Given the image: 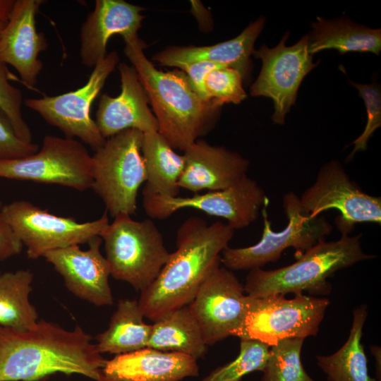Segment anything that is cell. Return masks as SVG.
I'll return each instance as SVG.
<instances>
[{"label": "cell", "instance_id": "6da1fadb", "mask_svg": "<svg viewBox=\"0 0 381 381\" xmlns=\"http://www.w3.org/2000/svg\"><path fill=\"white\" fill-rule=\"evenodd\" d=\"M92 339L80 326L68 330L44 320L25 332L0 326V381H43L55 373L108 381L106 359Z\"/></svg>", "mask_w": 381, "mask_h": 381}, {"label": "cell", "instance_id": "7a4b0ae2", "mask_svg": "<svg viewBox=\"0 0 381 381\" xmlns=\"http://www.w3.org/2000/svg\"><path fill=\"white\" fill-rule=\"evenodd\" d=\"M234 234L227 223L208 224L200 217L187 218L176 233V249L155 280L138 301L144 317L157 320L166 313L188 306Z\"/></svg>", "mask_w": 381, "mask_h": 381}, {"label": "cell", "instance_id": "3957f363", "mask_svg": "<svg viewBox=\"0 0 381 381\" xmlns=\"http://www.w3.org/2000/svg\"><path fill=\"white\" fill-rule=\"evenodd\" d=\"M124 53L147 95L158 132L175 150L185 151L210 128L219 107L204 101L181 70L164 72L145 56L138 37L124 40Z\"/></svg>", "mask_w": 381, "mask_h": 381}, {"label": "cell", "instance_id": "277c9868", "mask_svg": "<svg viewBox=\"0 0 381 381\" xmlns=\"http://www.w3.org/2000/svg\"><path fill=\"white\" fill-rule=\"evenodd\" d=\"M362 234H341L339 239L325 240L304 252L297 261L272 270H249L243 286L253 297L302 293L327 294L332 289L327 279L337 271L375 256L365 253L361 246Z\"/></svg>", "mask_w": 381, "mask_h": 381}, {"label": "cell", "instance_id": "5b68a950", "mask_svg": "<svg viewBox=\"0 0 381 381\" xmlns=\"http://www.w3.org/2000/svg\"><path fill=\"white\" fill-rule=\"evenodd\" d=\"M111 275L140 292L157 277L170 253L163 236L151 219L114 217L100 235Z\"/></svg>", "mask_w": 381, "mask_h": 381}, {"label": "cell", "instance_id": "8992f818", "mask_svg": "<svg viewBox=\"0 0 381 381\" xmlns=\"http://www.w3.org/2000/svg\"><path fill=\"white\" fill-rule=\"evenodd\" d=\"M143 138L141 131L127 129L107 138L92 155L91 188L113 217L135 213L138 190L147 180Z\"/></svg>", "mask_w": 381, "mask_h": 381}, {"label": "cell", "instance_id": "52a82bcc", "mask_svg": "<svg viewBox=\"0 0 381 381\" xmlns=\"http://www.w3.org/2000/svg\"><path fill=\"white\" fill-rule=\"evenodd\" d=\"M282 206L288 219L285 228L273 231L265 206L261 211L263 229L260 240L247 247L227 246L222 252L221 264L231 271L262 268L278 260L285 249L294 248L305 252L325 240L332 232V226L325 216L312 217L304 212L299 197L294 192L289 191L283 196Z\"/></svg>", "mask_w": 381, "mask_h": 381}, {"label": "cell", "instance_id": "ba28073f", "mask_svg": "<svg viewBox=\"0 0 381 381\" xmlns=\"http://www.w3.org/2000/svg\"><path fill=\"white\" fill-rule=\"evenodd\" d=\"M294 294L292 298L283 294L263 297L248 295V311L232 336L257 340L270 347L284 339L315 336L329 300L302 293Z\"/></svg>", "mask_w": 381, "mask_h": 381}, {"label": "cell", "instance_id": "9c48e42d", "mask_svg": "<svg viewBox=\"0 0 381 381\" xmlns=\"http://www.w3.org/2000/svg\"><path fill=\"white\" fill-rule=\"evenodd\" d=\"M0 178L56 184L83 191L92 188V155L83 143L47 135L28 157L0 159Z\"/></svg>", "mask_w": 381, "mask_h": 381}, {"label": "cell", "instance_id": "30bf717a", "mask_svg": "<svg viewBox=\"0 0 381 381\" xmlns=\"http://www.w3.org/2000/svg\"><path fill=\"white\" fill-rule=\"evenodd\" d=\"M4 217L27 249L28 257L38 259L52 250L88 243L100 236L109 224L106 211L99 219L78 222L58 216L27 200L4 205Z\"/></svg>", "mask_w": 381, "mask_h": 381}, {"label": "cell", "instance_id": "8fae6325", "mask_svg": "<svg viewBox=\"0 0 381 381\" xmlns=\"http://www.w3.org/2000/svg\"><path fill=\"white\" fill-rule=\"evenodd\" d=\"M299 200L312 217L331 209L338 210L335 224L341 234L349 235L358 223H381V198L363 192L335 159L320 167L315 182Z\"/></svg>", "mask_w": 381, "mask_h": 381}, {"label": "cell", "instance_id": "7c38bea8", "mask_svg": "<svg viewBox=\"0 0 381 381\" xmlns=\"http://www.w3.org/2000/svg\"><path fill=\"white\" fill-rule=\"evenodd\" d=\"M119 62L118 53L111 52L95 66L87 83L78 90L56 96L28 98L25 104L66 138H78L96 151L106 139L90 116V107Z\"/></svg>", "mask_w": 381, "mask_h": 381}, {"label": "cell", "instance_id": "4fadbf2b", "mask_svg": "<svg viewBox=\"0 0 381 381\" xmlns=\"http://www.w3.org/2000/svg\"><path fill=\"white\" fill-rule=\"evenodd\" d=\"M268 202L262 188L248 175L226 189L203 194L188 197L143 195L144 210L151 219H166L179 210L193 208L225 219L234 231L255 222Z\"/></svg>", "mask_w": 381, "mask_h": 381}, {"label": "cell", "instance_id": "5bb4252c", "mask_svg": "<svg viewBox=\"0 0 381 381\" xmlns=\"http://www.w3.org/2000/svg\"><path fill=\"white\" fill-rule=\"evenodd\" d=\"M289 32L273 48L262 44L253 55L262 61L260 73L250 88L251 96L272 99L273 123L284 124L285 116L295 103L298 87L306 75L318 65L308 52V35L286 47Z\"/></svg>", "mask_w": 381, "mask_h": 381}, {"label": "cell", "instance_id": "9a60e30c", "mask_svg": "<svg viewBox=\"0 0 381 381\" xmlns=\"http://www.w3.org/2000/svg\"><path fill=\"white\" fill-rule=\"evenodd\" d=\"M234 272L217 265L188 307L197 320L207 346L232 336L248 308L250 296Z\"/></svg>", "mask_w": 381, "mask_h": 381}, {"label": "cell", "instance_id": "2e32d148", "mask_svg": "<svg viewBox=\"0 0 381 381\" xmlns=\"http://www.w3.org/2000/svg\"><path fill=\"white\" fill-rule=\"evenodd\" d=\"M87 243V250L73 245L49 251L43 258L52 265L75 296L96 306H111L114 303L109 284L111 273L100 251L102 239L96 236Z\"/></svg>", "mask_w": 381, "mask_h": 381}, {"label": "cell", "instance_id": "e0dca14e", "mask_svg": "<svg viewBox=\"0 0 381 381\" xmlns=\"http://www.w3.org/2000/svg\"><path fill=\"white\" fill-rule=\"evenodd\" d=\"M43 2L16 0L0 32V62L13 66L21 83L30 90L35 88L43 67L39 54L48 47L44 34L36 28V16Z\"/></svg>", "mask_w": 381, "mask_h": 381}, {"label": "cell", "instance_id": "ac0fdd59", "mask_svg": "<svg viewBox=\"0 0 381 381\" xmlns=\"http://www.w3.org/2000/svg\"><path fill=\"white\" fill-rule=\"evenodd\" d=\"M183 152L179 186L195 193L226 189L247 176L250 166L239 153L200 139Z\"/></svg>", "mask_w": 381, "mask_h": 381}, {"label": "cell", "instance_id": "d6986e66", "mask_svg": "<svg viewBox=\"0 0 381 381\" xmlns=\"http://www.w3.org/2000/svg\"><path fill=\"white\" fill-rule=\"evenodd\" d=\"M121 90L117 97L101 96L95 123L107 139L127 129L145 133L158 131V123L148 107L149 99L135 69L126 63L119 65Z\"/></svg>", "mask_w": 381, "mask_h": 381}, {"label": "cell", "instance_id": "ffe728a7", "mask_svg": "<svg viewBox=\"0 0 381 381\" xmlns=\"http://www.w3.org/2000/svg\"><path fill=\"white\" fill-rule=\"evenodd\" d=\"M144 8L123 0H97L80 31V56L83 66L92 68L107 56L108 40L115 35L123 40L138 37Z\"/></svg>", "mask_w": 381, "mask_h": 381}, {"label": "cell", "instance_id": "44dd1931", "mask_svg": "<svg viewBox=\"0 0 381 381\" xmlns=\"http://www.w3.org/2000/svg\"><path fill=\"white\" fill-rule=\"evenodd\" d=\"M102 373L108 381H181L199 375L194 358L149 347L106 360Z\"/></svg>", "mask_w": 381, "mask_h": 381}, {"label": "cell", "instance_id": "7402d4cb", "mask_svg": "<svg viewBox=\"0 0 381 381\" xmlns=\"http://www.w3.org/2000/svg\"><path fill=\"white\" fill-rule=\"evenodd\" d=\"M265 18L260 17L250 23L234 39L211 46L172 47L153 56V60L164 66L179 68L182 65L199 61H210L237 70L243 80L249 78L250 55L254 44L265 25Z\"/></svg>", "mask_w": 381, "mask_h": 381}, {"label": "cell", "instance_id": "603a6c76", "mask_svg": "<svg viewBox=\"0 0 381 381\" xmlns=\"http://www.w3.org/2000/svg\"><path fill=\"white\" fill-rule=\"evenodd\" d=\"M308 35L310 55L325 49H334L340 54L349 52H373L379 55L381 50L380 29L358 25L347 18L325 19L317 17L311 23Z\"/></svg>", "mask_w": 381, "mask_h": 381}, {"label": "cell", "instance_id": "cb8c5ba5", "mask_svg": "<svg viewBox=\"0 0 381 381\" xmlns=\"http://www.w3.org/2000/svg\"><path fill=\"white\" fill-rule=\"evenodd\" d=\"M141 152L147 172L143 195H179L183 155L176 153L158 131L143 133Z\"/></svg>", "mask_w": 381, "mask_h": 381}, {"label": "cell", "instance_id": "d4e9b609", "mask_svg": "<svg viewBox=\"0 0 381 381\" xmlns=\"http://www.w3.org/2000/svg\"><path fill=\"white\" fill-rule=\"evenodd\" d=\"M147 347L184 353L196 360L207 352L200 326L188 306L170 310L154 322Z\"/></svg>", "mask_w": 381, "mask_h": 381}, {"label": "cell", "instance_id": "484cf974", "mask_svg": "<svg viewBox=\"0 0 381 381\" xmlns=\"http://www.w3.org/2000/svg\"><path fill=\"white\" fill-rule=\"evenodd\" d=\"M143 318L137 300L120 299L108 328L95 337L98 351L119 355L147 347L152 325Z\"/></svg>", "mask_w": 381, "mask_h": 381}, {"label": "cell", "instance_id": "4316f807", "mask_svg": "<svg viewBox=\"0 0 381 381\" xmlns=\"http://www.w3.org/2000/svg\"><path fill=\"white\" fill-rule=\"evenodd\" d=\"M367 316V306L361 304L353 310L350 334L344 345L331 355L316 356L317 364L328 381H378L369 375L361 342Z\"/></svg>", "mask_w": 381, "mask_h": 381}, {"label": "cell", "instance_id": "83f0119b", "mask_svg": "<svg viewBox=\"0 0 381 381\" xmlns=\"http://www.w3.org/2000/svg\"><path fill=\"white\" fill-rule=\"evenodd\" d=\"M32 280L29 270L1 273L0 326L25 332L36 325L38 314L29 301Z\"/></svg>", "mask_w": 381, "mask_h": 381}, {"label": "cell", "instance_id": "f1b7e54d", "mask_svg": "<svg viewBox=\"0 0 381 381\" xmlns=\"http://www.w3.org/2000/svg\"><path fill=\"white\" fill-rule=\"evenodd\" d=\"M304 339L288 338L272 346L260 381H315L301 362Z\"/></svg>", "mask_w": 381, "mask_h": 381}, {"label": "cell", "instance_id": "f546056e", "mask_svg": "<svg viewBox=\"0 0 381 381\" xmlns=\"http://www.w3.org/2000/svg\"><path fill=\"white\" fill-rule=\"evenodd\" d=\"M270 348L257 340L241 339L238 356L215 368L201 381H241L248 374L262 371L269 357Z\"/></svg>", "mask_w": 381, "mask_h": 381}, {"label": "cell", "instance_id": "4dcf8cb0", "mask_svg": "<svg viewBox=\"0 0 381 381\" xmlns=\"http://www.w3.org/2000/svg\"><path fill=\"white\" fill-rule=\"evenodd\" d=\"M243 78L236 69L229 67L216 68L206 76L205 87L210 100L221 107L224 104H239L246 92L243 87Z\"/></svg>", "mask_w": 381, "mask_h": 381}, {"label": "cell", "instance_id": "1f68e13d", "mask_svg": "<svg viewBox=\"0 0 381 381\" xmlns=\"http://www.w3.org/2000/svg\"><path fill=\"white\" fill-rule=\"evenodd\" d=\"M14 78L6 64L0 62V109L10 120L17 135L23 141L32 143V132L22 114L23 95L10 80Z\"/></svg>", "mask_w": 381, "mask_h": 381}, {"label": "cell", "instance_id": "d6a6232c", "mask_svg": "<svg viewBox=\"0 0 381 381\" xmlns=\"http://www.w3.org/2000/svg\"><path fill=\"white\" fill-rule=\"evenodd\" d=\"M349 83L358 90L363 98L367 112L366 125L363 133L352 142L354 147L348 155L346 160L350 161L355 153L364 151L368 147L370 138L375 131L381 126V94L380 88L374 83L358 84L353 81Z\"/></svg>", "mask_w": 381, "mask_h": 381}, {"label": "cell", "instance_id": "836d02e7", "mask_svg": "<svg viewBox=\"0 0 381 381\" xmlns=\"http://www.w3.org/2000/svg\"><path fill=\"white\" fill-rule=\"evenodd\" d=\"M39 150V145L22 140L0 109V159H13L28 157Z\"/></svg>", "mask_w": 381, "mask_h": 381}, {"label": "cell", "instance_id": "e575fe53", "mask_svg": "<svg viewBox=\"0 0 381 381\" xmlns=\"http://www.w3.org/2000/svg\"><path fill=\"white\" fill-rule=\"evenodd\" d=\"M222 67L227 66L210 61H199L182 65L179 68L186 74L192 87L198 95L204 101L210 102L211 100L205 87L206 76L212 70Z\"/></svg>", "mask_w": 381, "mask_h": 381}, {"label": "cell", "instance_id": "d590c367", "mask_svg": "<svg viewBox=\"0 0 381 381\" xmlns=\"http://www.w3.org/2000/svg\"><path fill=\"white\" fill-rule=\"evenodd\" d=\"M0 201V261L20 254L23 245L6 221Z\"/></svg>", "mask_w": 381, "mask_h": 381}, {"label": "cell", "instance_id": "8d00e7d4", "mask_svg": "<svg viewBox=\"0 0 381 381\" xmlns=\"http://www.w3.org/2000/svg\"><path fill=\"white\" fill-rule=\"evenodd\" d=\"M16 0H0V21L7 22Z\"/></svg>", "mask_w": 381, "mask_h": 381}, {"label": "cell", "instance_id": "74e56055", "mask_svg": "<svg viewBox=\"0 0 381 381\" xmlns=\"http://www.w3.org/2000/svg\"><path fill=\"white\" fill-rule=\"evenodd\" d=\"M371 351L375 357L376 360V375L377 380L380 381L381 379V363H380V350L377 347L372 346Z\"/></svg>", "mask_w": 381, "mask_h": 381}, {"label": "cell", "instance_id": "f35d334b", "mask_svg": "<svg viewBox=\"0 0 381 381\" xmlns=\"http://www.w3.org/2000/svg\"><path fill=\"white\" fill-rule=\"evenodd\" d=\"M6 22L0 21V32L2 30V29L4 28V25H6Z\"/></svg>", "mask_w": 381, "mask_h": 381}, {"label": "cell", "instance_id": "ab89813d", "mask_svg": "<svg viewBox=\"0 0 381 381\" xmlns=\"http://www.w3.org/2000/svg\"><path fill=\"white\" fill-rule=\"evenodd\" d=\"M0 262H1V261H0ZM1 271H0V274H1Z\"/></svg>", "mask_w": 381, "mask_h": 381}, {"label": "cell", "instance_id": "60d3db41", "mask_svg": "<svg viewBox=\"0 0 381 381\" xmlns=\"http://www.w3.org/2000/svg\"><path fill=\"white\" fill-rule=\"evenodd\" d=\"M41 381V380H40Z\"/></svg>", "mask_w": 381, "mask_h": 381}]
</instances>
